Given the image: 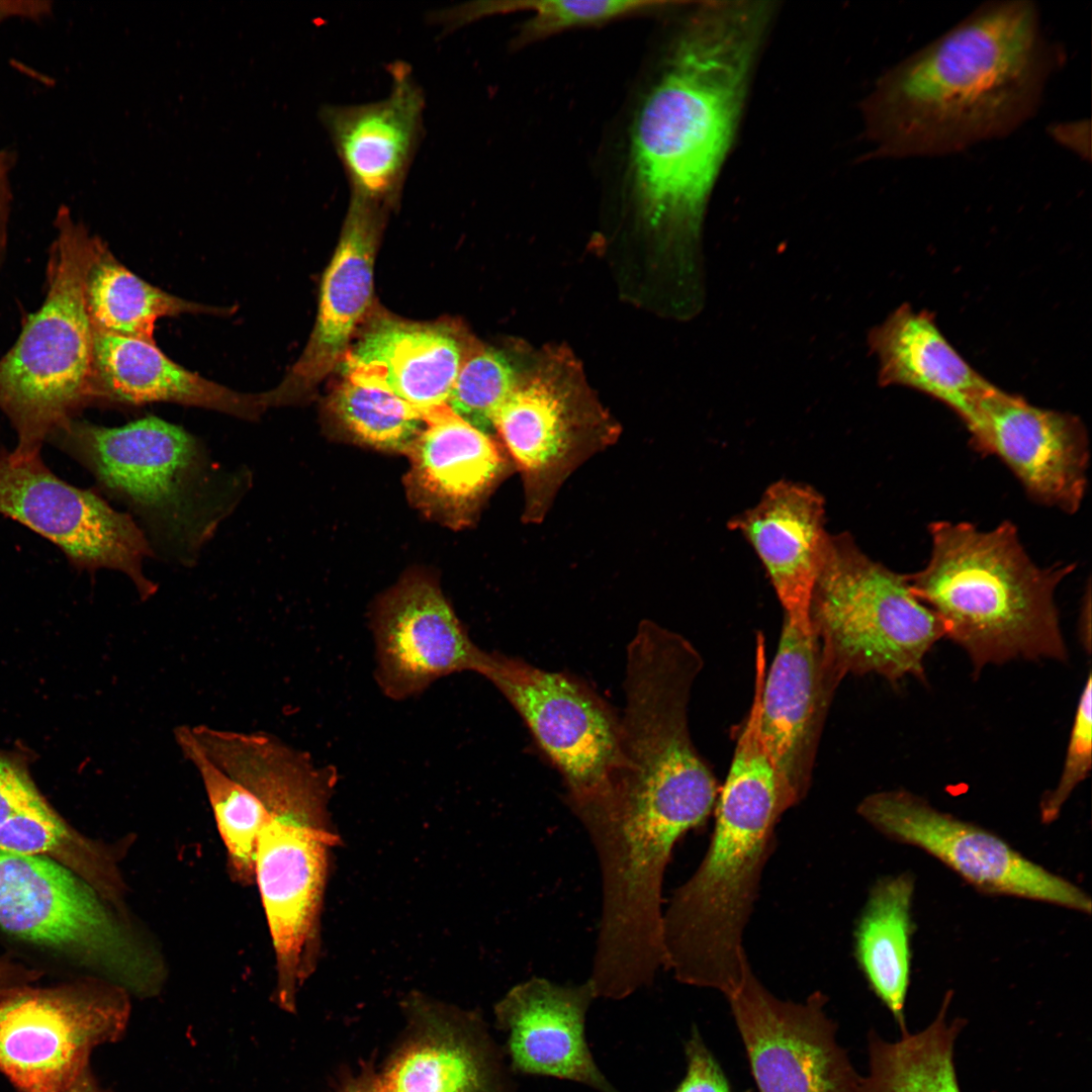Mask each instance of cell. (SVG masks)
<instances>
[{"label":"cell","instance_id":"obj_1","mask_svg":"<svg viewBox=\"0 0 1092 1092\" xmlns=\"http://www.w3.org/2000/svg\"><path fill=\"white\" fill-rule=\"evenodd\" d=\"M771 8L698 3L644 98L631 138V175L647 226L701 269L708 201L730 151Z\"/></svg>","mask_w":1092,"mask_h":1092},{"label":"cell","instance_id":"obj_2","mask_svg":"<svg viewBox=\"0 0 1092 1092\" xmlns=\"http://www.w3.org/2000/svg\"><path fill=\"white\" fill-rule=\"evenodd\" d=\"M1059 60L1032 1L986 2L880 78L862 103L867 136L896 158L1002 138L1035 113Z\"/></svg>","mask_w":1092,"mask_h":1092},{"label":"cell","instance_id":"obj_3","mask_svg":"<svg viewBox=\"0 0 1092 1092\" xmlns=\"http://www.w3.org/2000/svg\"><path fill=\"white\" fill-rule=\"evenodd\" d=\"M762 681L719 789L710 844L691 878L662 914L665 970L686 985L726 998L749 964L743 933L762 871L776 844V827L792 804L783 794L760 729Z\"/></svg>","mask_w":1092,"mask_h":1092},{"label":"cell","instance_id":"obj_4","mask_svg":"<svg viewBox=\"0 0 1092 1092\" xmlns=\"http://www.w3.org/2000/svg\"><path fill=\"white\" fill-rule=\"evenodd\" d=\"M928 534L929 557L908 581L974 673L1014 659L1067 660L1055 595L1075 564H1036L1010 521L983 530L941 520Z\"/></svg>","mask_w":1092,"mask_h":1092},{"label":"cell","instance_id":"obj_5","mask_svg":"<svg viewBox=\"0 0 1092 1092\" xmlns=\"http://www.w3.org/2000/svg\"><path fill=\"white\" fill-rule=\"evenodd\" d=\"M135 515L154 555L193 565L251 484L183 428L149 416L120 427L76 419L49 440Z\"/></svg>","mask_w":1092,"mask_h":1092},{"label":"cell","instance_id":"obj_6","mask_svg":"<svg viewBox=\"0 0 1092 1092\" xmlns=\"http://www.w3.org/2000/svg\"><path fill=\"white\" fill-rule=\"evenodd\" d=\"M55 226L44 301L0 359V411L15 431L18 458L41 455L55 433L99 404L86 285L106 246L66 206Z\"/></svg>","mask_w":1092,"mask_h":1092},{"label":"cell","instance_id":"obj_7","mask_svg":"<svg viewBox=\"0 0 1092 1092\" xmlns=\"http://www.w3.org/2000/svg\"><path fill=\"white\" fill-rule=\"evenodd\" d=\"M810 621L838 685L847 674L868 673L893 684L906 676L924 681L925 657L944 637L907 574L870 557L847 533L828 535Z\"/></svg>","mask_w":1092,"mask_h":1092},{"label":"cell","instance_id":"obj_8","mask_svg":"<svg viewBox=\"0 0 1092 1092\" xmlns=\"http://www.w3.org/2000/svg\"><path fill=\"white\" fill-rule=\"evenodd\" d=\"M0 929L68 956L136 996L155 995L165 981L162 956L127 914L50 857L0 848Z\"/></svg>","mask_w":1092,"mask_h":1092},{"label":"cell","instance_id":"obj_9","mask_svg":"<svg viewBox=\"0 0 1092 1092\" xmlns=\"http://www.w3.org/2000/svg\"><path fill=\"white\" fill-rule=\"evenodd\" d=\"M477 673L526 723L556 767L578 817L603 803L623 767L621 717L586 682L521 658L484 651Z\"/></svg>","mask_w":1092,"mask_h":1092},{"label":"cell","instance_id":"obj_10","mask_svg":"<svg viewBox=\"0 0 1092 1092\" xmlns=\"http://www.w3.org/2000/svg\"><path fill=\"white\" fill-rule=\"evenodd\" d=\"M129 1014L128 992L105 979L16 988L0 998V1073L18 1092H63Z\"/></svg>","mask_w":1092,"mask_h":1092},{"label":"cell","instance_id":"obj_11","mask_svg":"<svg viewBox=\"0 0 1092 1092\" xmlns=\"http://www.w3.org/2000/svg\"><path fill=\"white\" fill-rule=\"evenodd\" d=\"M255 860L275 957V1003L293 1011L315 968L330 850L340 842L326 805L267 810Z\"/></svg>","mask_w":1092,"mask_h":1092},{"label":"cell","instance_id":"obj_12","mask_svg":"<svg viewBox=\"0 0 1092 1092\" xmlns=\"http://www.w3.org/2000/svg\"><path fill=\"white\" fill-rule=\"evenodd\" d=\"M0 514L55 544L80 571L125 574L147 600L157 584L144 571L152 547L136 522L96 491L55 474L41 455L18 458L0 449Z\"/></svg>","mask_w":1092,"mask_h":1092},{"label":"cell","instance_id":"obj_13","mask_svg":"<svg viewBox=\"0 0 1092 1092\" xmlns=\"http://www.w3.org/2000/svg\"><path fill=\"white\" fill-rule=\"evenodd\" d=\"M857 813L888 838L935 857L979 892L1091 913L1090 896L1080 887L918 795L902 789L873 793L858 804Z\"/></svg>","mask_w":1092,"mask_h":1092},{"label":"cell","instance_id":"obj_14","mask_svg":"<svg viewBox=\"0 0 1092 1092\" xmlns=\"http://www.w3.org/2000/svg\"><path fill=\"white\" fill-rule=\"evenodd\" d=\"M493 427L521 475L526 523L542 522L566 479L619 436L615 423L576 387L542 371L518 377Z\"/></svg>","mask_w":1092,"mask_h":1092},{"label":"cell","instance_id":"obj_15","mask_svg":"<svg viewBox=\"0 0 1092 1092\" xmlns=\"http://www.w3.org/2000/svg\"><path fill=\"white\" fill-rule=\"evenodd\" d=\"M727 1000L758 1092H859L860 1077L837 1040L824 994L780 999L749 964Z\"/></svg>","mask_w":1092,"mask_h":1092},{"label":"cell","instance_id":"obj_16","mask_svg":"<svg viewBox=\"0 0 1092 1092\" xmlns=\"http://www.w3.org/2000/svg\"><path fill=\"white\" fill-rule=\"evenodd\" d=\"M968 432L976 451L997 456L1034 503L1068 515L1080 510L1090 445L1079 417L1034 405L993 384Z\"/></svg>","mask_w":1092,"mask_h":1092},{"label":"cell","instance_id":"obj_17","mask_svg":"<svg viewBox=\"0 0 1092 1092\" xmlns=\"http://www.w3.org/2000/svg\"><path fill=\"white\" fill-rule=\"evenodd\" d=\"M404 1007L407 1026L376 1074L378 1092H519L480 1013L423 995Z\"/></svg>","mask_w":1092,"mask_h":1092},{"label":"cell","instance_id":"obj_18","mask_svg":"<svg viewBox=\"0 0 1092 1092\" xmlns=\"http://www.w3.org/2000/svg\"><path fill=\"white\" fill-rule=\"evenodd\" d=\"M837 687L824 666L812 628L784 620L762 687L759 729L780 788L793 807L810 788L821 732Z\"/></svg>","mask_w":1092,"mask_h":1092},{"label":"cell","instance_id":"obj_19","mask_svg":"<svg viewBox=\"0 0 1092 1092\" xmlns=\"http://www.w3.org/2000/svg\"><path fill=\"white\" fill-rule=\"evenodd\" d=\"M597 998L589 979L560 985L533 977L512 987L494 1005L496 1027L513 1074L555 1078L597 1092H621L602 1072L588 1046L586 1013Z\"/></svg>","mask_w":1092,"mask_h":1092},{"label":"cell","instance_id":"obj_20","mask_svg":"<svg viewBox=\"0 0 1092 1092\" xmlns=\"http://www.w3.org/2000/svg\"><path fill=\"white\" fill-rule=\"evenodd\" d=\"M391 88L378 101L324 105L320 118L351 196L385 209L398 200L421 141L425 96L403 62L389 65Z\"/></svg>","mask_w":1092,"mask_h":1092},{"label":"cell","instance_id":"obj_21","mask_svg":"<svg viewBox=\"0 0 1092 1092\" xmlns=\"http://www.w3.org/2000/svg\"><path fill=\"white\" fill-rule=\"evenodd\" d=\"M373 631L377 680L394 700L455 672H477L484 654L441 592L423 579L402 582L380 602Z\"/></svg>","mask_w":1092,"mask_h":1092},{"label":"cell","instance_id":"obj_22","mask_svg":"<svg viewBox=\"0 0 1092 1092\" xmlns=\"http://www.w3.org/2000/svg\"><path fill=\"white\" fill-rule=\"evenodd\" d=\"M383 211L351 196L338 247L323 279L314 329L281 383L262 393L268 408L304 396L347 353L372 300L374 254Z\"/></svg>","mask_w":1092,"mask_h":1092},{"label":"cell","instance_id":"obj_23","mask_svg":"<svg viewBox=\"0 0 1092 1092\" xmlns=\"http://www.w3.org/2000/svg\"><path fill=\"white\" fill-rule=\"evenodd\" d=\"M763 564L784 609V620L810 629L814 587L828 538L825 502L809 485L780 480L760 500L728 522Z\"/></svg>","mask_w":1092,"mask_h":1092},{"label":"cell","instance_id":"obj_24","mask_svg":"<svg viewBox=\"0 0 1092 1092\" xmlns=\"http://www.w3.org/2000/svg\"><path fill=\"white\" fill-rule=\"evenodd\" d=\"M425 427L410 451V484L429 512L468 520L513 463L489 434L447 404L424 413Z\"/></svg>","mask_w":1092,"mask_h":1092},{"label":"cell","instance_id":"obj_25","mask_svg":"<svg viewBox=\"0 0 1092 1092\" xmlns=\"http://www.w3.org/2000/svg\"><path fill=\"white\" fill-rule=\"evenodd\" d=\"M463 356L460 342L443 326L383 320L343 359L350 381L383 389L426 413L447 404Z\"/></svg>","mask_w":1092,"mask_h":1092},{"label":"cell","instance_id":"obj_26","mask_svg":"<svg viewBox=\"0 0 1092 1092\" xmlns=\"http://www.w3.org/2000/svg\"><path fill=\"white\" fill-rule=\"evenodd\" d=\"M99 404L172 402L257 421L267 410L262 392L245 393L206 379L167 357L156 343L94 330Z\"/></svg>","mask_w":1092,"mask_h":1092},{"label":"cell","instance_id":"obj_27","mask_svg":"<svg viewBox=\"0 0 1092 1092\" xmlns=\"http://www.w3.org/2000/svg\"><path fill=\"white\" fill-rule=\"evenodd\" d=\"M868 345L879 361L881 386L920 391L950 408L969 430L993 384L958 353L929 312L899 306L869 332Z\"/></svg>","mask_w":1092,"mask_h":1092},{"label":"cell","instance_id":"obj_28","mask_svg":"<svg viewBox=\"0 0 1092 1092\" xmlns=\"http://www.w3.org/2000/svg\"><path fill=\"white\" fill-rule=\"evenodd\" d=\"M914 877H886L872 888L854 930V954L869 986L907 1030L905 1003L910 981L911 905Z\"/></svg>","mask_w":1092,"mask_h":1092},{"label":"cell","instance_id":"obj_29","mask_svg":"<svg viewBox=\"0 0 1092 1092\" xmlns=\"http://www.w3.org/2000/svg\"><path fill=\"white\" fill-rule=\"evenodd\" d=\"M950 999L948 992L933 1021L917 1033L906 1031L896 1041L874 1030L868 1034L869 1072L859 1092H962L953 1049L965 1020L947 1021Z\"/></svg>","mask_w":1092,"mask_h":1092},{"label":"cell","instance_id":"obj_30","mask_svg":"<svg viewBox=\"0 0 1092 1092\" xmlns=\"http://www.w3.org/2000/svg\"><path fill=\"white\" fill-rule=\"evenodd\" d=\"M86 301L97 332L155 343L162 317L184 313L228 314L230 308L201 304L162 290L120 264L105 248L88 275Z\"/></svg>","mask_w":1092,"mask_h":1092},{"label":"cell","instance_id":"obj_31","mask_svg":"<svg viewBox=\"0 0 1092 1092\" xmlns=\"http://www.w3.org/2000/svg\"><path fill=\"white\" fill-rule=\"evenodd\" d=\"M174 737L202 781L225 848L230 878L242 886L255 884L256 848L269 817L267 809L256 796L208 759L190 727H177Z\"/></svg>","mask_w":1092,"mask_h":1092},{"label":"cell","instance_id":"obj_32","mask_svg":"<svg viewBox=\"0 0 1092 1092\" xmlns=\"http://www.w3.org/2000/svg\"><path fill=\"white\" fill-rule=\"evenodd\" d=\"M335 419L356 440L384 450L408 452L425 427V415L383 389L345 378L330 397Z\"/></svg>","mask_w":1092,"mask_h":1092},{"label":"cell","instance_id":"obj_33","mask_svg":"<svg viewBox=\"0 0 1092 1092\" xmlns=\"http://www.w3.org/2000/svg\"><path fill=\"white\" fill-rule=\"evenodd\" d=\"M660 1H504L481 2L472 6L474 18L487 13L528 11L532 15L523 24L516 42L527 44L573 27L600 24L612 19L664 5Z\"/></svg>","mask_w":1092,"mask_h":1092},{"label":"cell","instance_id":"obj_34","mask_svg":"<svg viewBox=\"0 0 1092 1092\" xmlns=\"http://www.w3.org/2000/svg\"><path fill=\"white\" fill-rule=\"evenodd\" d=\"M518 375L496 352L480 348L463 356L447 405L459 418L488 434L494 417L513 391Z\"/></svg>","mask_w":1092,"mask_h":1092},{"label":"cell","instance_id":"obj_35","mask_svg":"<svg viewBox=\"0 0 1092 1092\" xmlns=\"http://www.w3.org/2000/svg\"><path fill=\"white\" fill-rule=\"evenodd\" d=\"M1092 763V676L1088 672L1076 708L1063 769L1057 786L1039 803L1041 822L1058 819L1074 790L1088 777Z\"/></svg>","mask_w":1092,"mask_h":1092},{"label":"cell","instance_id":"obj_36","mask_svg":"<svg viewBox=\"0 0 1092 1092\" xmlns=\"http://www.w3.org/2000/svg\"><path fill=\"white\" fill-rule=\"evenodd\" d=\"M685 1075L672 1092H734L697 1027L685 1043Z\"/></svg>","mask_w":1092,"mask_h":1092},{"label":"cell","instance_id":"obj_37","mask_svg":"<svg viewBox=\"0 0 1092 1092\" xmlns=\"http://www.w3.org/2000/svg\"><path fill=\"white\" fill-rule=\"evenodd\" d=\"M38 793L24 768L0 752V826Z\"/></svg>","mask_w":1092,"mask_h":1092},{"label":"cell","instance_id":"obj_38","mask_svg":"<svg viewBox=\"0 0 1092 1092\" xmlns=\"http://www.w3.org/2000/svg\"><path fill=\"white\" fill-rule=\"evenodd\" d=\"M37 976L34 971L0 959V998L18 987L32 984Z\"/></svg>","mask_w":1092,"mask_h":1092},{"label":"cell","instance_id":"obj_39","mask_svg":"<svg viewBox=\"0 0 1092 1092\" xmlns=\"http://www.w3.org/2000/svg\"><path fill=\"white\" fill-rule=\"evenodd\" d=\"M50 9L48 1L0 0V23L11 17L37 19Z\"/></svg>","mask_w":1092,"mask_h":1092},{"label":"cell","instance_id":"obj_40","mask_svg":"<svg viewBox=\"0 0 1092 1092\" xmlns=\"http://www.w3.org/2000/svg\"><path fill=\"white\" fill-rule=\"evenodd\" d=\"M9 160L0 152V256L6 244V231L10 204Z\"/></svg>","mask_w":1092,"mask_h":1092},{"label":"cell","instance_id":"obj_41","mask_svg":"<svg viewBox=\"0 0 1092 1092\" xmlns=\"http://www.w3.org/2000/svg\"><path fill=\"white\" fill-rule=\"evenodd\" d=\"M339 1092H378L374 1069L367 1066L358 1076H350Z\"/></svg>","mask_w":1092,"mask_h":1092},{"label":"cell","instance_id":"obj_42","mask_svg":"<svg viewBox=\"0 0 1092 1092\" xmlns=\"http://www.w3.org/2000/svg\"><path fill=\"white\" fill-rule=\"evenodd\" d=\"M63 1092H110L103 1088L91 1069H87L82 1073L67 1089Z\"/></svg>","mask_w":1092,"mask_h":1092}]
</instances>
